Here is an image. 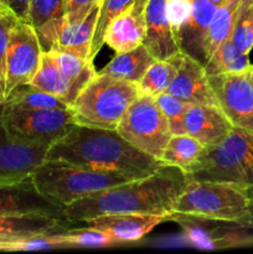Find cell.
Listing matches in <instances>:
<instances>
[{
    "mask_svg": "<svg viewBox=\"0 0 253 254\" xmlns=\"http://www.w3.org/2000/svg\"><path fill=\"white\" fill-rule=\"evenodd\" d=\"M188 183V175L176 166L163 165L148 176L112 186L64 207L69 222H86L109 213H144L170 216L173 206Z\"/></svg>",
    "mask_w": 253,
    "mask_h": 254,
    "instance_id": "cell-1",
    "label": "cell"
},
{
    "mask_svg": "<svg viewBox=\"0 0 253 254\" xmlns=\"http://www.w3.org/2000/svg\"><path fill=\"white\" fill-rule=\"evenodd\" d=\"M50 161L119 173L133 179L155 173L163 163L126 141L117 129L76 124L63 138L49 146Z\"/></svg>",
    "mask_w": 253,
    "mask_h": 254,
    "instance_id": "cell-2",
    "label": "cell"
},
{
    "mask_svg": "<svg viewBox=\"0 0 253 254\" xmlns=\"http://www.w3.org/2000/svg\"><path fill=\"white\" fill-rule=\"evenodd\" d=\"M188 179L253 188V131L233 127L225 140L205 148Z\"/></svg>",
    "mask_w": 253,
    "mask_h": 254,
    "instance_id": "cell-3",
    "label": "cell"
},
{
    "mask_svg": "<svg viewBox=\"0 0 253 254\" xmlns=\"http://www.w3.org/2000/svg\"><path fill=\"white\" fill-rule=\"evenodd\" d=\"M30 176L41 195L63 207L92 193L133 180L130 176L113 171L94 170L50 160L40 164Z\"/></svg>",
    "mask_w": 253,
    "mask_h": 254,
    "instance_id": "cell-4",
    "label": "cell"
},
{
    "mask_svg": "<svg viewBox=\"0 0 253 254\" xmlns=\"http://www.w3.org/2000/svg\"><path fill=\"white\" fill-rule=\"evenodd\" d=\"M173 213L230 221L250 227L251 197L248 190L240 186L188 179L174 203Z\"/></svg>",
    "mask_w": 253,
    "mask_h": 254,
    "instance_id": "cell-5",
    "label": "cell"
},
{
    "mask_svg": "<svg viewBox=\"0 0 253 254\" xmlns=\"http://www.w3.org/2000/svg\"><path fill=\"white\" fill-rule=\"evenodd\" d=\"M139 94L136 83L97 73L77 96L71 108L77 124L117 129Z\"/></svg>",
    "mask_w": 253,
    "mask_h": 254,
    "instance_id": "cell-6",
    "label": "cell"
},
{
    "mask_svg": "<svg viewBox=\"0 0 253 254\" xmlns=\"http://www.w3.org/2000/svg\"><path fill=\"white\" fill-rule=\"evenodd\" d=\"M1 119L7 135L29 146H50L77 124L72 108L24 109L2 103Z\"/></svg>",
    "mask_w": 253,
    "mask_h": 254,
    "instance_id": "cell-7",
    "label": "cell"
},
{
    "mask_svg": "<svg viewBox=\"0 0 253 254\" xmlns=\"http://www.w3.org/2000/svg\"><path fill=\"white\" fill-rule=\"evenodd\" d=\"M117 131L136 149L158 160L173 135L155 97L148 94H139L130 104Z\"/></svg>",
    "mask_w": 253,
    "mask_h": 254,
    "instance_id": "cell-8",
    "label": "cell"
},
{
    "mask_svg": "<svg viewBox=\"0 0 253 254\" xmlns=\"http://www.w3.org/2000/svg\"><path fill=\"white\" fill-rule=\"evenodd\" d=\"M170 221H175L183 228L186 240L193 247L201 250L253 246V228L230 221L211 220L197 216L173 213Z\"/></svg>",
    "mask_w": 253,
    "mask_h": 254,
    "instance_id": "cell-9",
    "label": "cell"
},
{
    "mask_svg": "<svg viewBox=\"0 0 253 254\" xmlns=\"http://www.w3.org/2000/svg\"><path fill=\"white\" fill-rule=\"evenodd\" d=\"M250 71L213 74L207 78L217 107L232 126L253 131V83Z\"/></svg>",
    "mask_w": 253,
    "mask_h": 254,
    "instance_id": "cell-10",
    "label": "cell"
},
{
    "mask_svg": "<svg viewBox=\"0 0 253 254\" xmlns=\"http://www.w3.org/2000/svg\"><path fill=\"white\" fill-rule=\"evenodd\" d=\"M42 52L34 27L17 20L10 32L6 51V96L16 87L32 81L40 67Z\"/></svg>",
    "mask_w": 253,
    "mask_h": 254,
    "instance_id": "cell-11",
    "label": "cell"
},
{
    "mask_svg": "<svg viewBox=\"0 0 253 254\" xmlns=\"http://www.w3.org/2000/svg\"><path fill=\"white\" fill-rule=\"evenodd\" d=\"M12 215H44L69 222L63 206L41 195L31 176L19 183L0 186V216Z\"/></svg>",
    "mask_w": 253,
    "mask_h": 254,
    "instance_id": "cell-12",
    "label": "cell"
},
{
    "mask_svg": "<svg viewBox=\"0 0 253 254\" xmlns=\"http://www.w3.org/2000/svg\"><path fill=\"white\" fill-rule=\"evenodd\" d=\"M0 104V186L19 183L30 178L45 161L49 146H29L14 141L4 128Z\"/></svg>",
    "mask_w": 253,
    "mask_h": 254,
    "instance_id": "cell-13",
    "label": "cell"
},
{
    "mask_svg": "<svg viewBox=\"0 0 253 254\" xmlns=\"http://www.w3.org/2000/svg\"><path fill=\"white\" fill-rule=\"evenodd\" d=\"M166 92L186 103L217 106L203 64L184 52L179 55L176 73Z\"/></svg>",
    "mask_w": 253,
    "mask_h": 254,
    "instance_id": "cell-14",
    "label": "cell"
},
{
    "mask_svg": "<svg viewBox=\"0 0 253 254\" xmlns=\"http://www.w3.org/2000/svg\"><path fill=\"white\" fill-rule=\"evenodd\" d=\"M169 221L168 216L144 213H109L87 220L88 227L109 233L119 243L135 242L148 235L160 223Z\"/></svg>",
    "mask_w": 253,
    "mask_h": 254,
    "instance_id": "cell-15",
    "label": "cell"
},
{
    "mask_svg": "<svg viewBox=\"0 0 253 254\" xmlns=\"http://www.w3.org/2000/svg\"><path fill=\"white\" fill-rule=\"evenodd\" d=\"M185 134L211 148L225 140L233 128L223 112L213 104H191L184 119Z\"/></svg>",
    "mask_w": 253,
    "mask_h": 254,
    "instance_id": "cell-16",
    "label": "cell"
},
{
    "mask_svg": "<svg viewBox=\"0 0 253 254\" xmlns=\"http://www.w3.org/2000/svg\"><path fill=\"white\" fill-rule=\"evenodd\" d=\"M146 30L143 45L156 60H169L181 51L166 15V0H148L145 7Z\"/></svg>",
    "mask_w": 253,
    "mask_h": 254,
    "instance_id": "cell-17",
    "label": "cell"
},
{
    "mask_svg": "<svg viewBox=\"0 0 253 254\" xmlns=\"http://www.w3.org/2000/svg\"><path fill=\"white\" fill-rule=\"evenodd\" d=\"M148 0H135L126 11L112 20L104 34V44L116 52H126L143 44Z\"/></svg>",
    "mask_w": 253,
    "mask_h": 254,
    "instance_id": "cell-18",
    "label": "cell"
},
{
    "mask_svg": "<svg viewBox=\"0 0 253 254\" xmlns=\"http://www.w3.org/2000/svg\"><path fill=\"white\" fill-rule=\"evenodd\" d=\"M216 9L217 6L210 0H192L190 17L176 36L181 51L202 64L207 61L206 37Z\"/></svg>",
    "mask_w": 253,
    "mask_h": 254,
    "instance_id": "cell-19",
    "label": "cell"
},
{
    "mask_svg": "<svg viewBox=\"0 0 253 254\" xmlns=\"http://www.w3.org/2000/svg\"><path fill=\"white\" fill-rule=\"evenodd\" d=\"M66 21L63 0H30L27 20L44 52L52 51Z\"/></svg>",
    "mask_w": 253,
    "mask_h": 254,
    "instance_id": "cell-20",
    "label": "cell"
},
{
    "mask_svg": "<svg viewBox=\"0 0 253 254\" xmlns=\"http://www.w3.org/2000/svg\"><path fill=\"white\" fill-rule=\"evenodd\" d=\"M69 223L44 215L0 216V237L16 242L30 236L61 232L68 228Z\"/></svg>",
    "mask_w": 253,
    "mask_h": 254,
    "instance_id": "cell-21",
    "label": "cell"
},
{
    "mask_svg": "<svg viewBox=\"0 0 253 254\" xmlns=\"http://www.w3.org/2000/svg\"><path fill=\"white\" fill-rule=\"evenodd\" d=\"M99 4L94 6L91 10V12L81 21H64L63 27H62L61 32H60L59 37H57V41L52 51L71 52V54L77 55V56L83 57V59L92 60L91 45L92 40H93Z\"/></svg>",
    "mask_w": 253,
    "mask_h": 254,
    "instance_id": "cell-22",
    "label": "cell"
},
{
    "mask_svg": "<svg viewBox=\"0 0 253 254\" xmlns=\"http://www.w3.org/2000/svg\"><path fill=\"white\" fill-rule=\"evenodd\" d=\"M155 60L145 45L141 44L129 51L116 52V56L97 73L126 79L138 84L145 74L146 69Z\"/></svg>",
    "mask_w": 253,
    "mask_h": 254,
    "instance_id": "cell-23",
    "label": "cell"
},
{
    "mask_svg": "<svg viewBox=\"0 0 253 254\" xmlns=\"http://www.w3.org/2000/svg\"><path fill=\"white\" fill-rule=\"evenodd\" d=\"M30 84L62 99L69 107L76 99L71 86L67 83V81L63 78L61 71H60L59 66H57L56 59H55V55L52 51L42 52L40 67Z\"/></svg>",
    "mask_w": 253,
    "mask_h": 254,
    "instance_id": "cell-24",
    "label": "cell"
},
{
    "mask_svg": "<svg viewBox=\"0 0 253 254\" xmlns=\"http://www.w3.org/2000/svg\"><path fill=\"white\" fill-rule=\"evenodd\" d=\"M205 146L188 134H173L163 151L160 161L165 165L176 166L189 173L198 160Z\"/></svg>",
    "mask_w": 253,
    "mask_h": 254,
    "instance_id": "cell-25",
    "label": "cell"
},
{
    "mask_svg": "<svg viewBox=\"0 0 253 254\" xmlns=\"http://www.w3.org/2000/svg\"><path fill=\"white\" fill-rule=\"evenodd\" d=\"M250 54H246L238 49L230 39L223 41L212 55L208 57L207 62L203 64L207 76L221 73H241L252 68L250 61Z\"/></svg>",
    "mask_w": 253,
    "mask_h": 254,
    "instance_id": "cell-26",
    "label": "cell"
},
{
    "mask_svg": "<svg viewBox=\"0 0 253 254\" xmlns=\"http://www.w3.org/2000/svg\"><path fill=\"white\" fill-rule=\"evenodd\" d=\"M56 59L57 66L67 83L71 86L74 98H77L82 89L94 78L97 71L92 60L66 51H52Z\"/></svg>",
    "mask_w": 253,
    "mask_h": 254,
    "instance_id": "cell-27",
    "label": "cell"
},
{
    "mask_svg": "<svg viewBox=\"0 0 253 254\" xmlns=\"http://www.w3.org/2000/svg\"><path fill=\"white\" fill-rule=\"evenodd\" d=\"M240 2L241 0H225L216 9L206 37L205 50L207 60L223 41L230 39Z\"/></svg>",
    "mask_w": 253,
    "mask_h": 254,
    "instance_id": "cell-28",
    "label": "cell"
},
{
    "mask_svg": "<svg viewBox=\"0 0 253 254\" xmlns=\"http://www.w3.org/2000/svg\"><path fill=\"white\" fill-rule=\"evenodd\" d=\"M5 104L24 109H54L69 108L62 99L36 88L32 84H21L12 89L5 98Z\"/></svg>",
    "mask_w": 253,
    "mask_h": 254,
    "instance_id": "cell-29",
    "label": "cell"
},
{
    "mask_svg": "<svg viewBox=\"0 0 253 254\" xmlns=\"http://www.w3.org/2000/svg\"><path fill=\"white\" fill-rule=\"evenodd\" d=\"M179 55L169 60H155L139 81V93L155 97L168 91L176 73Z\"/></svg>",
    "mask_w": 253,
    "mask_h": 254,
    "instance_id": "cell-30",
    "label": "cell"
},
{
    "mask_svg": "<svg viewBox=\"0 0 253 254\" xmlns=\"http://www.w3.org/2000/svg\"><path fill=\"white\" fill-rule=\"evenodd\" d=\"M135 0H101L98 15H97L96 27H94L93 40L91 45V59L94 60L102 46L104 45V34L112 20L126 11Z\"/></svg>",
    "mask_w": 253,
    "mask_h": 254,
    "instance_id": "cell-31",
    "label": "cell"
},
{
    "mask_svg": "<svg viewBox=\"0 0 253 254\" xmlns=\"http://www.w3.org/2000/svg\"><path fill=\"white\" fill-rule=\"evenodd\" d=\"M60 237L64 247H112L122 245L109 233L88 226L84 228H67L60 232Z\"/></svg>",
    "mask_w": 253,
    "mask_h": 254,
    "instance_id": "cell-32",
    "label": "cell"
},
{
    "mask_svg": "<svg viewBox=\"0 0 253 254\" xmlns=\"http://www.w3.org/2000/svg\"><path fill=\"white\" fill-rule=\"evenodd\" d=\"M230 40L246 54L253 49V2L241 0Z\"/></svg>",
    "mask_w": 253,
    "mask_h": 254,
    "instance_id": "cell-33",
    "label": "cell"
},
{
    "mask_svg": "<svg viewBox=\"0 0 253 254\" xmlns=\"http://www.w3.org/2000/svg\"><path fill=\"white\" fill-rule=\"evenodd\" d=\"M155 101L168 121L171 134H185L184 119L191 104L171 96L168 92L155 96Z\"/></svg>",
    "mask_w": 253,
    "mask_h": 254,
    "instance_id": "cell-34",
    "label": "cell"
},
{
    "mask_svg": "<svg viewBox=\"0 0 253 254\" xmlns=\"http://www.w3.org/2000/svg\"><path fill=\"white\" fill-rule=\"evenodd\" d=\"M17 20L10 10L0 5V103L6 98V51L10 32Z\"/></svg>",
    "mask_w": 253,
    "mask_h": 254,
    "instance_id": "cell-35",
    "label": "cell"
},
{
    "mask_svg": "<svg viewBox=\"0 0 253 254\" xmlns=\"http://www.w3.org/2000/svg\"><path fill=\"white\" fill-rule=\"evenodd\" d=\"M192 9V0H166V15L175 36L185 26Z\"/></svg>",
    "mask_w": 253,
    "mask_h": 254,
    "instance_id": "cell-36",
    "label": "cell"
},
{
    "mask_svg": "<svg viewBox=\"0 0 253 254\" xmlns=\"http://www.w3.org/2000/svg\"><path fill=\"white\" fill-rule=\"evenodd\" d=\"M101 0H63L66 22H76L83 20Z\"/></svg>",
    "mask_w": 253,
    "mask_h": 254,
    "instance_id": "cell-37",
    "label": "cell"
},
{
    "mask_svg": "<svg viewBox=\"0 0 253 254\" xmlns=\"http://www.w3.org/2000/svg\"><path fill=\"white\" fill-rule=\"evenodd\" d=\"M0 5L10 10L19 20H27L30 0H0Z\"/></svg>",
    "mask_w": 253,
    "mask_h": 254,
    "instance_id": "cell-38",
    "label": "cell"
},
{
    "mask_svg": "<svg viewBox=\"0 0 253 254\" xmlns=\"http://www.w3.org/2000/svg\"><path fill=\"white\" fill-rule=\"evenodd\" d=\"M211 2H213V4L216 5V6H220L221 4H223V1H225V0H210Z\"/></svg>",
    "mask_w": 253,
    "mask_h": 254,
    "instance_id": "cell-39",
    "label": "cell"
},
{
    "mask_svg": "<svg viewBox=\"0 0 253 254\" xmlns=\"http://www.w3.org/2000/svg\"><path fill=\"white\" fill-rule=\"evenodd\" d=\"M250 76H251V81H252V83H253V66L250 71Z\"/></svg>",
    "mask_w": 253,
    "mask_h": 254,
    "instance_id": "cell-40",
    "label": "cell"
},
{
    "mask_svg": "<svg viewBox=\"0 0 253 254\" xmlns=\"http://www.w3.org/2000/svg\"><path fill=\"white\" fill-rule=\"evenodd\" d=\"M250 1H251V2H253V0H250Z\"/></svg>",
    "mask_w": 253,
    "mask_h": 254,
    "instance_id": "cell-41",
    "label": "cell"
},
{
    "mask_svg": "<svg viewBox=\"0 0 253 254\" xmlns=\"http://www.w3.org/2000/svg\"><path fill=\"white\" fill-rule=\"evenodd\" d=\"M252 66H253V64H252Z\"/></svg>",
    "mask_w": 253,
    "mask_h": 254,
    "instance_id": "cell-42",
    "label": "cell"
},
{
    "mask_svg": "<svg viewBox=\"0 0 253 254\" xmlns=\"http://www.w3.org/2000/svg\"><path fill=\"white\" fill-rule=\"evenodd\" d=\"M0 104H1V103H0Z\"/></svg>",
    "mask_w": 253,
    "mask_h": 254,
    "instance_id": "cell-43",
    "label": "cell"
}]
</instances>
